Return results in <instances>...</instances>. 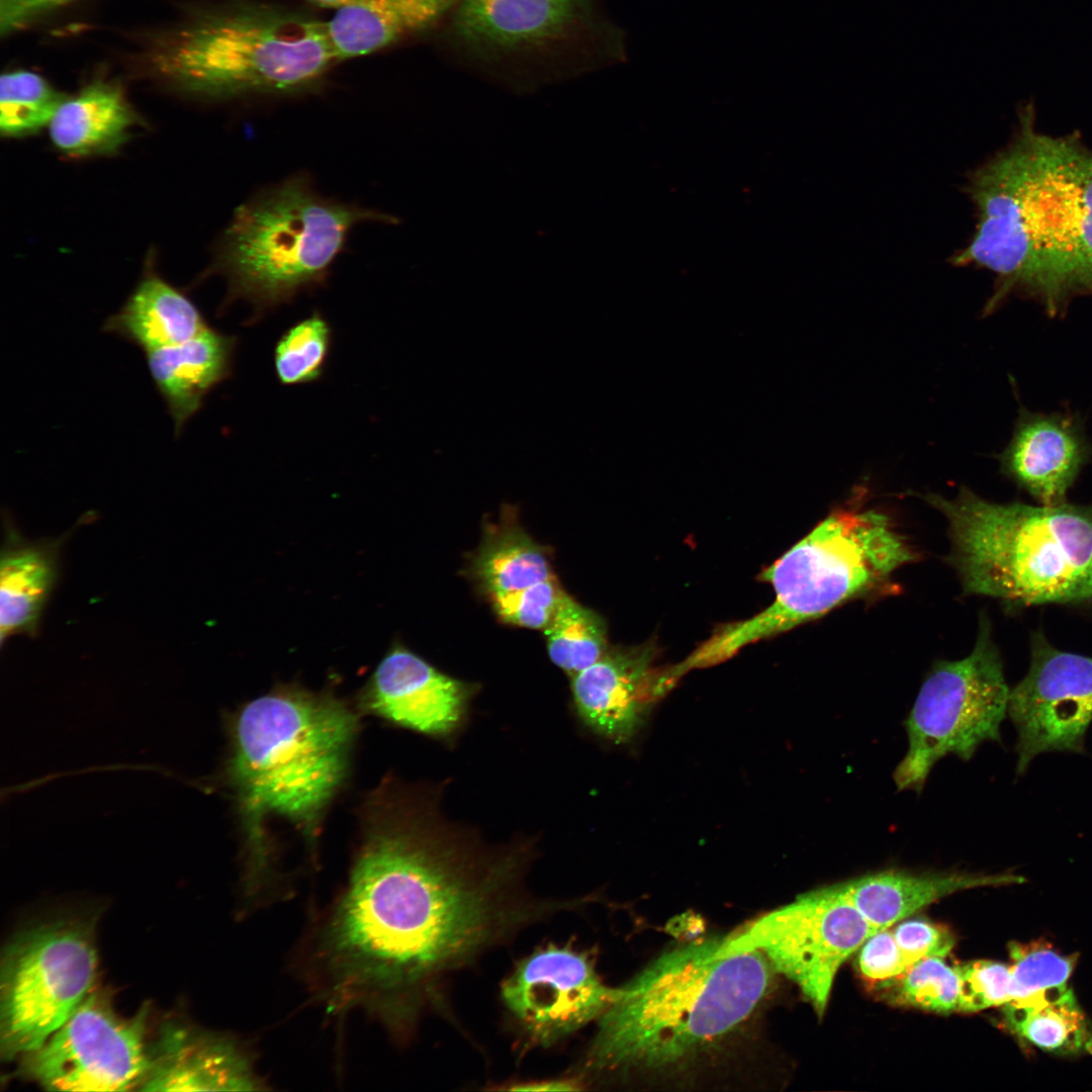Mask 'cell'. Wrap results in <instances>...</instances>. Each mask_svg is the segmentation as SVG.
<instances>
[{
  "instance_id": "obj_1",
  "label": "cell",
  "mask_w": 1092,
  "mask_h": 1092,
  "mask_svg": "<svg viewBox=\"0 0 1092 1092\" xmlns=\"http://www.w3.org/2000/svg\"><path fill=\"white\" fill-rule=\"evenodd\" d=\"M532 842L484 841L449 818L440 797L401 800L373 825L339 896L299 949L312 997L411 1035L445 977L572 899L526 890Z\"/></svg>"
},
{
  "instance_id": "obj_2",
  "label": "cell",
  "mask_w": 1092,
  "mask_h": 1092,
  "mask_svg": "<svg viewBox=\"0 0 1092 1092\" xmlns=\"http://www.w3.org/2000/svg\"><path fill=\"white\" fill-rule=\"evenodd\" d=\"M967 192L978 222L951 261L996 276L986 313L1016 295L1061 316L1092 295V147L1077 131L1045 133L1024 106L1010 142L971 174Z\"/></svg>"
},
{
  "instance_id": "obj_3",
  "label": "cell",
  "mask_w": 1092,
  "mask_h": 1092,
  "mask_svg": "<svg viewBox=\"0 0 1092 1092\" xmlns=\"http://www.w3.org/2000/svg\"><path fill=\"white\" fill-rule=\"evenodd\" d=\"M722 938L672 947L619 987L598 1019L584 1070L675 1075L735 1032L765 996L774 969L758 950L720 956Z\"/></svg>"
},
{
  "instance_id": "obj_4",
  "label": "cell",
  "mask_w": 1092,
  "mask_h": 1092,
  "mask_svg": "<svg viewBox=\"0 0 1092 1092\" xmlns=\"http://www.w3.org/2000/svg\"><path fill=\"white\" fill-rule=\"evenodd\" d=\"M356 723L340 701L297 690L257 698L236 717L226 777L251 840L247 894L259 896L269 886L265 818L313 824L345 776Z\"/></svg>"
},
{
  "instance_id": "obj_5",
  "label": "cell",
  "mask_w": 1092,
  "mask_h": 1092,
  "mask_svg": "<svg viewBox=\"0 0 1092 1092\" xmlns=\"http://www.w3.org/2000/svg\"><path fill=\"white\" fill-rule=\"evenodd\" d=\"M925 499L948 521L965 592L1015 606L1092 602V505Z\"/></svg>"
},
{
  "instance_id": "obj_6",
  "label": "cell",
  "mask_w": 1092,
  "mask_h": 1092,
  "mask_svg": "<svg viewBox=\"0 0 1092 1092\" xmlns=\"http://www.w3.org/2000/svg\"><path fill=\"white\" fill-rule=\"evenodd\" d=\"M334 61L327 22L298 9L249 0L201 13L151 54L162 81L217 100L306 91Z\"/></svg>"
},
{
  "instance_id": "obj_7",
  "label": "cell",
  "mask_w": 1092,
  "mask_h": 1092,
  "mask_svg": "<svg viewBox=\"0 0 1092 1092\" xmlns=\"http://www.w3.org/2000/svg\"><path fill=\"white\" fill-rule=\"evenodd\" d=\"M915 550L893 520L873 509L832 512L766 567L774 602L749 619L721 626L680 662L685 671L723 662L743 647L815 620L843 603L881 589Z\"/></svg>"
},
{
  "instance_id": "obj_8",
  "label": "cell",
  "mask_w": 1092,
  "mask_h": 1092,
  "mask_svg": "<svg viewBox=\"0 0 1092 1092\" xmlns=\"http://www.w3.org/2000/svg\"><path fill=\"white\" fill-rule=\"evenodd\" d=\"M381 219L320 195L302 177L256 194L236 210L218 247L215 268L226 278L228 299L258 310L289 301L325 280L355 224Z\"/></svg>"
},
{
  "instance_id": "obj_9",
  "label": "cell",
  "mask_w": 1092,
  "mask_h": 1092,
  "mask_svg": "<svg viewBox=\"0 0 1092 1092\" xmlns=\"http://www.w3.org/2000/svg\"><path fill=\"white\" fill-rule=\"evenodd\" d=\"M96 967L87 920L46 922L11 938L0 967L2 1059H21L59 1029L92 990Z\"/></svg>"
},
{
  "instance_id": "obj_10",
  "label": "cell",
  "mask_w": 1092,
  "mask_h": 1092,
  "mask_svg": "<svg viewBox=\"0 0 1092 1092\" xmlns=\"http://www.w3.org/2000/svg\"><path fill=\"white\" fill-rule=\"evenodd\" d=\"M1009 689L988 622L973 651L934 665L905 721L908 748L893 772L898 791L920 793L937 761L972 758L985 741L1000 740Z\"/></svg>"
},
{
  "instance_id": "obj_11",
  "label": "cell",
  "mask_w": 1092,
  "mask_h": 1092,
  "mask_svg": "<svg viewBox=\"0 0 1092 1092\" xmlns=\"http://www.w3.org/2000/svg\"><path fill=\"white\" fill-rule=\"evenodd\" d=\"M450 46L492 70H574L600 32L592 0H459L444 23Z\"/></svg>"
},
{
  "instance_id": "obj_12",
  "label": "cell",
  "mask_w": 1092,
  "mask_h": 1092,
  "mask_svg": "<svg viewBox=\"0 0 1092 1092\" xmlns=\"http://www.w3.org/2000/svg\"><path fill=\"white\" fill-rule=\"evenodd\" d=\"M877 931L836 883L802 894L723 937L718 953L760 951L822 1017L839 968Z\"/></svg>"
},
{
  "instance_id": "obj_13",
  "label": "cell",
  "mask_w": 1092,
  "mask_h": 1092,
  "mask_svg": "<svg viewBox=\"0 0 1092 1092\" xmlns=\"http://www.w3.org/2000/svg\"><path fill=\"white\" fill-rule=\"evenodd\" d=\"M147 1009L123 1017L91 990L66 1022L22 1057L20 1072L47 1090H140L150 1065Z\"/></svg>"
},
{
  "instance_id": "obj_14",
  "label": "cell",
  "mask_w": 1092,
  "mask_h": 1092,
  "mask_svg": "<svg viewBox=\"0 0 1092 1092\" xmlns=\"http://www.w3.org/2000/svg\"><path fill=\"white\" fill-rule=\"evenodd\" d=\"M1017 730V775L1050 751L1083 752L1092 721V657L1060 650L1040 632L1030 637V665L1009 692Z\"/></svg>"
},
{
  "instance_id": "obj_15",
  "label": "cell",
  "mask_w": 1092,
  "mask_h": 1092,
  "mask_svg": "<svg viewBox=\"0 0 1092 1092\" xmlns=\"http://www.w3.org/2000/svg\"><path fill=\"white\" fill-rule=\"evenodd\" d=\"M618 995L588 954L567 945L536 949L502 984L508 1011L527 1038L544 1048L599 1019Z\"/></svg>"
},
{
  "instance_id": "obj_16",
  "label": "cell",
  "mask_w": 1092,
  "mask_h": 1092,
  "mask_svg": "<svg viewBox=\"0 0 1092 1092\" xmlns=\"http://www.w3.org/2000/svg\"><path fill=\"white\" fill-rule=\"evenodd\" d=\"M654 658L650 644L608 648L572 676L573 703L584 724L612 741L629 740L650 706L675 685L665 667H655Z\"/></svg>"
},
{
  "instance_id": "obj_17",
  "label": "cell",
  "mask_w": 1092,
  "mask_h": 1092,
  "mask_svg": "<svg viewBox=\"0 0 1092 1092\" xmlns=\"http://www.w3.org/2000/svg\"><path fill=\"white\" fill-rule=\"evenodd\" d=\"M149 1051L142 1091L266 1089L252 1051L230 1035L167 1022Z\"/></svg>"
},
{
  "instance_id": "obj_18",
  "label": "cell",
  "mask_w": 1092,
  "mask_h": 1092,
  "mask_svg": "<svg viewBox=\"0 0 1092 1092\" xmlns=\"http://www.w3.org/2000/svg\"><path fill=\"white\" fill-rule=\"evenodd\" d=\"M471 692L469 684L395 646L375 669L364 700L370 711L402 727L443 736L460 724Z\"/></svg>"
},
{
  "instance_id": "obj_19",
  "label": "cell",
  "mask_w": 1092,
  "mask_h": 1092,
  "mask_svg": "<svg viewBox=\"0 0 1092 1092\" xmlns=\"http://www.w3.org/2000/svg\"><path fill=\"white\" fill-rule=\"evenodd\" d=\"M1091 453L1075 416L1023 410L999 460L1002 472L1040 505L1057 506L1067 503V493Z\"/></svg>"
},
{
  "instance_id": "obj_20",
  "label": "cell",
  "mask_w": 1092,
  "mask_h": 1092,
  "mask_svg": "<svg viewBox=\"0 0 1092 1092\" xmlns=\"http://www.w3.org/2000/svg\"><path fill=\"white\" fill-rule=\"evenodd\" d=\"M236 342L207 327L187 341L145 353L176 436L201 408L206 394L230 376Z\"/></svg>"
},
{
  "instance_id": "obj_21",
  "label": "cell",
  "mask_w": 1092,
  "mask_h": 1092,
  "mask_svg": "<svg viewBox=\"0 0 1092 1092\" xmlns=\"http://www.w3.org/2000/svg\"><path fill=\"white\" fill-rule=\"evenodd\" d=\"M1024 882L1011 874L960 871L914 873L886 870L837 883L876 930L890 928L919 909L953 893Z\"/></svg>"
},
{
  "instance_id": "obj_22",
  "label": "cell",
  "mask_w": 1092,
  "mask_h": 1092,
  "mask_svg": "<svg viewBox=\"0 0 1092 1092\" xmlns=\"http://www.w3.org/2000/svg\"><path fill=\"white\" fill-rule=\"evenodd\" d=\"M459 0H357L327 22L337 61L365 56L444 25Z\"/></svg>"
},
{
  "instance_id": "obj_23",
  "label": "cell",
  "mask_w": 1092,
  "mask_h": 1092,
  "mask_svg": "<svg viewBox=\"0 0 1092 1092\" xmlns=\"http://www.w3.org/2000/svg\"><path fill=\"white\" fill-rule=\"evenodd\" d=\"M138 123L122 89L111 82L95 81L66 96L48 128L58 152L85 158L117 153Z\"/></svg>"
},
{
  "instance_id": "obj_24",
  "label": "cell",
  "mask_w": 1092,
  "mask_h": 1092,
  "mask_svg": "<svg viewBox=\"0 0 1092 1092\" xmlns=\"http://www.w3.org/2000/svg\"><path fill=\"white\" fill-rule=\"evenodd\" d=\"M207 327L190 298L150 271L120 309L106 320L103 331L126 340L146 353L187 341Z\"/></svg>"
},
{
  "instance_id": "obj_25",
  "label": "cell",
  "mask_w": 1092,
  "mask_h": 1092,
  "mask_svg": "<svg viewBox=\"0 0 1092 1092\" xmlns=\"http://www.w3.org/2000/svg\"><path fill=\"white\" fill-rule=\"evenodd\" d=\"M57 548L7 535L0 561L1 640L33 634L57 578Z\"/></svg>"
},
{
  "instance_id": "obj_26",
  "label": "cell",
  "mask_w": 1092,
  "mask_h": 1092,
  "mask_svg": "<svg viewBox=\"0 0 1092 1092\" xmlns=\"http://www.w3.org/2000/svg\"><path fill=\"white\" fill-rule=\"evenodd\" d=\"M1008 1028L1029 1043L1058 1055H1092V1028L1067 986L1003 1005Z\"/></svg>"
},
{
  "instance_id": "obj_27",
  "label": "cell",
  "mask_w": 1092,
  "mask_h": 1092,
  "mask_svg": "<svg viewBox=\"0 0 1092 1092\" xmlns=\"http://www.w3.org/2000/svg\"><path fill=\"white\" fill-rule=\"evenodd\" d=\"M472 568L491 600L555 576L542 546L515 525L486 535Z\"/></svg>"
},
{
  "instance_id": "obj_28",
  "label": "cell",
  "mask_w": 1092,
  "mask_h": 1092,
  "mask_svg": "<svg viewBox=\"0 0 1092 1092\" xmlns=\"http://www.w3.org/2000/svg\"><path fill=\"white\" fill-rule=\"evenodd\" d=\"M544 633L551 661L570 678L594 664L609 648L605 620L568 595Z\"/></svg>"
},
{
  "instance_id": "obj_29",
  "label": "cell",
  "mask_w": 1092,
  "mask_h": 1092,
  "mask_svg": "<svg viewBox=\"0 0 1092 1092\" xmlns=\"http://www.w3.org/2000/svg\"><path fill=\"white\" fill-rule=\"evenodd\" d=\"M66 96L40 75L13 71L0 80V130L5 138H23L51 122Z\"/></svg>"
},
{
  "instance_id": "obj_30",
  "label": "cell",
  "mask_w": 1092,
  "mask_h": 1092,
  "mask_svg": "<svg viewBox=\"0 0 1092 1092\" xmlns=\"http://www.w3.org/2000/svg\"><path fill=\"white\" fill-rule=\"evenodd\" d=\"M891 1002L934 1012L959 1011L960 978L957 967L942 958H928L910 966L900 976L878 983Z\"/></svg>"
},
{
  "instance_id": "obj_31",
  "label": "cell",
  "mask_w": 1092,
  "mask_h": 1092,
  "mask_svg": "<svg viewBox=\"0 0 1092 1092\" xmlns=\"http://www.w3.org/2000/svg\"><path fill=\"white\" fill-rule=\"evenodd\" d=\"M331 328L320 314L298 322L278 340L274 351V366L278 380L284 385L316 380L331 347Z\"/></svg>"
},
{
  "instance_id": "obj_32",
  "label": "cell",
  "mask_w": 1092,
  "mask_h": 1092,
  "mask_svg": "<svg viewBox=\"0 0 1092 1092\" xmlns=\"http://www.w3.org/2000/svg\"><path fill=\"white\" fill-rule=\"evenodd\" d=\"M1009 953L1012 961L1011 1000L1067 986L1077 962V956L1061 954L1043 940L1012 942Z\"/></svg>"
},
{
  "instance_id": "obj_33",
  "label": "cell",
  "mask_w": 1092,
  "mask_h": 1092,
  "mask_svg": "<svg viewBox=\"0 0 1092 1092\" xmlns=\"http://www.w3.org/2000/svg\"><path fill=\"white\" fill-rule=\"evenodd\" d=\"M566 596L554 576L492 599L491 602L494 612L504 622L544 631Z\"/></svg>"
},
{
  "instance_id": "obj_34",
  "label": "cell",
  "mask_w": 1092,
  "mask_h": 1092,
  "mask_svg": "<svg viewBox=\"0 0 1092 1092\" xmlns=\"http://www.w3.org/2000/svg\"><path fill=\"white\" fill-rule=\"evenodd\" d=\"M957 969L960 978L959 1011H981L1003 1006L1012 999L1010 966L992 961H974Z\"/></svg>"
},
{
  "instance_id": "obj_35",
  "label": "cell",
  "mask_w": 1092,
  "mask_h": 1092,
  "mask_svg": "<svg viewBox=\"0 0 1092 1092\" xmlns=\"http://www.w3.org/2000/svg\"><path fill=\"white\" fill-rule=\"evenodd\" d=\"M892 932L908 968L928 958L944 959L954 945V937L945 927L923 920L902 922Z\"/></svg>"
},
{
  "instance_id": "obj_36",
  "label": "cell",
  "mask_w": 1092,
  "mask_h": 1092,
  "mask_svg": "<svg viewBox=\"0 0 1092 1092\" xmlns=\"http://www.w3.org/2000/svg\"><path fill=\"white\" fill-rule=\"evenodd\" d=\"M857 965L863 978L877 983L892 980L908 969L893 932L889 928L875 932L863 942L858 953Z\"/></svg>"
},
{
  "instance_id": "obj_37",
  "label": "cell",
  "mask_w": 1092,
  "mask_h": 1092,
  "mask_svg": "<svg viewBox=\"0 0 1092 1092\" xmlns=\"http://www.w3.org/2000/svg\"><path fill=\"white\" fill-rule=\"evenodd\" d=\"M59 6L61 0H0L1 32H11Z\"/></svg>"
},
{
  "instance_id": "obj_38",
  "label": "cell",
  "mask_w": 1092,
  "mask_h": 1092,
  "mask_svg": "<svg viewBox=\"0 0 1092 1092\" xmlns=\"http://www.w3.org/2000/svg\"><path fill=\"white\" fill-rule=\"evenodd\" d=\"M580 1082L576 1078H559L541 1081L516 1083L508 1090L515 1091H573L580 1090Z\"/></svg>"
},
{
  "instance_id": "obj_39",
  "label": "cell",
  "mask_w": 1092,
  "mask_h": 1092,
  "mask_svg": "<svg viewBox=\"0 0 1092 1092\" xmlns=\"http://www.w3.org/2000/svg\"><path fill=\"white\" fill-rule=\"evenodd\" d=\"M322 8L336 9V11L353 5L357 0H306Z\"/></svg>"
},
{
  "instance_id": "obj_40",
  "label": "cell",
  "mask_w": 1092,
  "mask_h": 1092,
  "mask_svg": "<svg viewBox=\"0 0 1092 1092\" xmlns=\"http://www.w3.org/2000/svg\"><path fill=\"white\" fill-rule=\"evenodd\" d=\"M70 1H73V0H61V5H64L66 3H68V2H70Z\"/></svg>"
}]
</instances>
